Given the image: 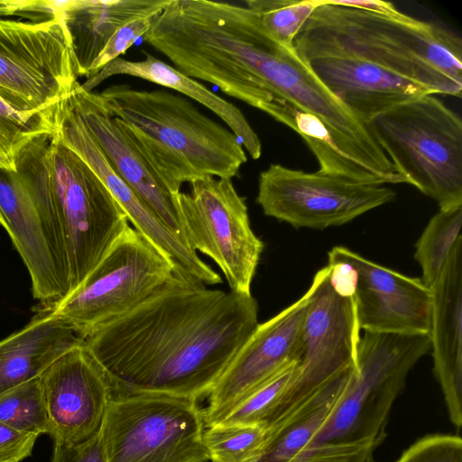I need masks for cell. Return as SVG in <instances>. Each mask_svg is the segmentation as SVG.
<instances>
[{
  "mask_svg": "<svg viewBox=\"0 0 462 462\" xmlns=\"http://www.w3.org/2000/svg\"><path fill=\"white\" fill-rule=\"evenodd\" d=\"M84 337L69 321L39 311L22 329L0 340V396L41 374Z\"/></svg>",
  "mask_w": 462,
  "mask_h": 462,
  "instance_id": "7402d4cb",
  "label": "cell"
},
{
  "mask_svg": "<svg viewBox=\"0 0 462 462\" xmlns=\"http://www.w3.org/2000/svg\"><path fill=\"white\" fill-rule=\"evenodd\" d=\"M407 183L439 209L462 205V123L434 95L400 104L368 124Z\"/></svg>",
  "mask_w": 462,
  "mask_h": 462,
  "instance_id": "5b68a950",
  "label": "cell"
},
{
  "mask_svg": "<svg viewBox=\"0 0 462 462\" xmlns=\"http://www.w3.org/2000/svg\"><path fill=\"white\" fill-rule=\"evenodd\" d=\"M179 270L130 224L86 280L48 310L69 321L84 339L130 312Z\"/></svg>",
  "mask_w": 462,
  "mask_h": 462,
  "instance_id": "9c48e42d",
  "label": "cell"
},
{
  "mask_svg": "<svg viewBox=\"0 0 462 462\" xmlns=\"http://www.w3.org/2000/svg\"><path fill=\"white\" fill-rule=\"evenodd\" d=\"M53 109L43 116L27 118L0 99L1 170L15 172L21 150L36 135L52 130Z\"/></svg>",
  "mask_w": 462,
  "mask_h": 462,
  "instance_id": "f546056e",
  "label": "cell"
},
{
  "mask_svg": "<svg viewBox=\"0 0 462 462\" xmlns=\"http://www.w3.org/2000/svg\"><path fill=\"white\" fill-rule=\"evenodd\" d=\"M328 261L352 264L358 274L354 296L360 330L429 335L431 291L412 278L370 261L345 246H335Z\"/></svg>",
  "mask_w": 462,
  "mask_h": 462,
  "instance_id": "e0dca14e",
  "label": "cell"
},
{
  "mask_svg": "<svg viewBox=\"0 0 462 462\" xmlns=\"http://www.w3.org/2000/svg\"><path fill=\"white\" fill-rule=\"evenodd\" d=\"M395 196L383 185L271 164L259 175L256 202L265 216L295 228L324 229L348 223Z\"/></svg>",
  "mask_w": 462,
  "mask_h": 462,
  "instance_id": "7c38bea8",
  "label": "cell"
},
{
  "mask_svg": "<svg viewBox=\"0 0 462 462\" xmlns=\"http://www.w3.org/2000/svg\"><path fill=\"white\" fill-rule=\"evenodd\" d=\"M395 462H462V439L449 434L424 436L406 448Z\"/></svg>",
  "mask_w": 462,
  "mask_h": 462,
  "instance_id": "4dcf8cb0",
  "label": "cell"
},
{
  "mask_svg": "<svg viewBox=\"0 0 462 462\" xmlns=\"http://www.w3.org/2000/svg\"><path fill=\"white\" fill-rule=\"evenodd\" d=\"M310 288L297 376L278 419L341 373L356 370L360 328L354 297L333 290L328 265L316 273Z\"/></svg>",
  "mask_w": 462,
  "mask_h": 462,
  "instance_id": "4fadbf2b",
  "label": "cell"
},
{
  "mask_svg": "<svg viewBox=\"0 0 462 462\" xmlns=\"http://www.w3.org/2000/svg\"><path fill=\"white\" fill-rule=\"evenodd\" d=\"M298 364L289 365L261 383L216 423L248 424L267 429L282 411L297 376Z\"/></svg>",
  "mask_w": 462,
  "mask_h": 462,
  "instance_id": "484cf974",
  "label": "cell"
},
{
  "mask_svg": "<svg viewBox=\"0 0 462 462\" xmlns=\"http://www.w3.org/2000/svg\"><path fill=\"white\" fill-rule=\"evenodd\" d=\"M0 421L15 430L38 437L50 433L40 377L0 396Z\"/></svg>",
  "mask_w": 462,
  "mask_h": 462,
  "instance_id": "83f0119b",
  "label": "cell"
},
{
  "mask_svg": "<svg viewBox=\"0 0 462 462\" xmlns=\"http://www.w3.org/2000/svg\"><path fill=\"white\" fill-rule=\"evenodd\" d=\"M263 112L301 136L319 163V171L353 181L381 185L315 116L282 97L273 100Z\"/></svg>",
  "mask_w": 462,
  "mask_h": 462,
  "instance_id": "cb8c5ba5",
  "label": "cell"
},
{
  "mask_svg": "<svg viewBox=\"0 0 462 462\" xmlns=\"http://www.w3.org/2000/svg\"><path fill=\"white\" fill-rule=\"evenodd\" d=\"M79 77L58 10L33 22L0 17V99L8 106L27 118L43 116L69 97Z\"/></svg>",
  "mask_w": 462,
  "mask_h": 462,
  "instance_id": "ba28073f",
  "label": "cell"
},
{
  "mask_svg": "<svg viewBox=\"0 0 462 462\" xmlns=\"http://www.w3.org/2000/svg\"><path fill=\"white\" fill-rule=\"evenodd\" d=\"M311 288L263 323L238 350L202 407L205 427L219 421L247 394L276 373L300 362Z\"/></svg>",
  "mask_w": 462,
  "mask_h": 462,
  "instance_id": "5bb4252c",
  "label": "cell"
},
{
  "mask_svg": "<svg viewBox=\"0 0 462 462\" xmlns=\"http://www.w3.org/2000/svg\"><path fill=\"white\" fill-rule=\"evenodd\" d=\"M172 193L206 177L232 179L247 162L236 136L172 92L112 85L99 93Z\"/></svg>",
  "mask_w": 462,
  "mask_h": 462,
  "instance_id": "3957f363",
  "label": "cell"
},
{
  "mask_svg": "<svg viewBox=\"0 0 462 462\" xmlns=\"http://www.w3.org/2000/svg\"><path fill=\"white\" fill-rule=\"evenodd\" d=\"M429 337L433 374L448 417L462 426V236L454 245L438 281L430 288Z\"/></svg>",
  "mask_w": 462,
  "mask_h": 462,
  "instance_id": "ffe728a7",
  "label": "cell"
},
{
  "mask_svg": "<svg viewBox=\"0 0 462 462\" xmlns=\"http://www.w3.org/2000/svg\"><path fill=\"white\" fill-rule=\"evenodd\" d=\"M145 58L128 60L117 58L103 67L95 76L88 79L81 88L92 91L101 82L115 75H128L169 88L193 99L219 116L246 150L250 157L258 160L262 155V143L244 114L194 79L186 76L174 67L143 51Z\"/></svg>",
  "mask_w": 462,
  "mask_h": 462,
  "instance_id": "603a6c76",
  "label": "cell"
},
{
  "mask_svg": "<svg viewBox=\"0 0 462 462\" xmlns=\"http://www.w3.org/2000/svg\"><path fill=\"white\" fill-rule=\"evenodd\" d=\"M16 163L33 172L46 189L66 250L70 293L130 224L127 216L102 180L54 128L32 138Z\"/></svg>",
  "mask_w": 462,
  "mask_h": 462,
  "instance_id": "277c9868",
  "label": "cell"
},
{
  "mask_svg": "<svg viewBox=\"0 0 462 462\" xmlns=\"http://www.w3.org/2000/svg\"><path fill=\"white\" fill-rule=\"evenodd\" d=\"M177 199L191 249L215 262L230 291L251 294L263 244L254 233L245 199L232 180L215 177L197 180L189 193L180 192Z\"/></svg>",
  "mask_w": 462,
  "mask_h": 462,
  "instance_id": "8fae6325",
  "label": "cell"
},
{
  "mask_svg": "<svg viewBox=\"0 0 462 462\" xmlns=\"http://www.w3.org/2000/svg\"><path fill=\"white\" fill-rule=\"evenodd\" d=\"M430 351L429 335L364 331L357 346L356 370L308 448L363 441H374L378 447L410 371Z\"/></svg>",
  "mask_w": 462,
  "mask_h": 462,
  "instance_id": "8992f818",
  "label": "cell"
},
{
  "mask_svg": "<svg viewBox=\"0 0 462 462\" xmlns=\"http://www.w3.org/2000/svg\"><path fill=\"white\" fill-rule=\"evenodd\" d=\"M462 205L439 209L415 244L414 258L422 271L423 283L431 288L441 274L448 255L459 237Z\"/></svg>",
  "mask_w": 462,
  "mask_h": 462,
  "instance_id": "d4e9b609",
  "label": "cell"
},
{
  "mask_svg": "<svg viewBox=\"0 0 462 462\" xmlns=\"http://www.w3.org/2000/svg\"><path fill=\"white\" fill-rule=\"evenodd\" d=\"M369 462H374V461L372 459V460H371V461H369Z\"/></svg>",
  "mask_w": 462,
  "mask_h": 462,
  "instance_id": "8d00e7d4",
  "label": "cell"
},
{
  "mask_svg": "<svg viewBox=\"0 0 462 462\" xmlns=\"http://www.w3.org/2000/svg\"><path fill=\"white\" fill-rule=\"evenodd\" d=\"M292 48L302 60L325 55L359 59L421 84L433 95L461 97L460 37L400 11L384 15L319 0Z\"/></svg>",
  "mask_w": 462,
  "mask_h": 462,
  "instance_id": "7a4b0ae2",
  "label": "cell"
},
{
  "mask_svg": "<svg viewBox=\"0 0 462 462\" xmlns=\"http://www.w3.org/2000/svg\"><path fill=\"white\" fill-rule=\"evenodd\" d=\"M153 19L151 17L134 19L119 28L97 59L89 78L95 76L107 63L119 58L138 38L143 37L150 30Z\"/></svg>",
  "mask_w": 462,
  "mask_h": 462,
  "instance_id": "d6a6232c",
  "label": "cell"
},
{
  "mask_svg": "<svg viewBox=\"0 0 462 462\" xmlns=\"http://www.w3.org/2000/svg\"><path fill=\"white\" fill-rule=\"evenodd\" d=\"M252 294L211 289L177 270L148 299L84 339L113 395L207 398L258 325Z\"/></svg>",
  "mask_w": 462,
  "mask_h": 462,
  "instance_id": "6da1fadb",
  "label": "cell"
},
{
  "mask_svg": "<svg viewBox=\"0 0 462 462\" xmlns=\"http://www.w3.org/2000/svg\"><path fill=\"white\" fill-rule=\"evenodd\" d=\"M52 123L63 143L102 180L133 227L154 244L180 272L190 278L207 286L222 282L219 274L202 261L186 241L176 236L115 171L70 104L69 97L55 106Z\"/></svg>",
  "mask_w": 462,
  "mask_h": 462,
  "instance_id": "9a60e30c",
  "label": "cell"
},
{
  "mask_svg": "<svg viewBox=\"0 0 462 462\" xmlns=\"http://www.w3.org/2000/svg\"><path fill=\"white\" fill-rule=\"evenodd\" d=\"M69 100L119 177L176 236L187 242L177 199L180 192H171L122 121L107 110L99 93L86 91L78 82Z\"/></svg>",
  "mask_w": 462,
  "mask_h": 462,
  "instance_id": "ac0fdd59",
  "label": "cell"
},
{
  "mask_svg": "<svg viewBox=\"0 0 462 462\" xmlns=\"http://www.w3.org/2000/svg\"><path fill=\"white\" fill-rule=\"evenodd\" d=\"M51 462H106L100 431L79 444L54 442Z\"/></svg>",
  "mask_w": 462,
  "mask_h": 462,
  "instance_id": "836d02e7",
  "label": "cell"
},
{
  "mask_svg": "<svg viewBox=\"0 0 462 462\" xmlns=\"http://www.w3.org/2000/svg\"><path fill=\"white\" fill-rule=\"evenodd\" d=\"M337 4L356 8L359 10L391 15L399 12V10L391 3L378 0H356V1H340L335 0Z\"/></svg>",
  "mask_w": 462,
  "mask_h": 462,
  "instance_id": "d590c367",
  "label": "cell"
},
{
  "mask_svg": "<svg viewBox=\"0 0 462 462\" xmlns=\"http://www.w3.org/2000/svg\"><path fill=\"white\" fill-rule=\"evenodd\" d=\"M303 61L322 84L367 125L375 116L400 104L433 95L421 84L359 59L325 55Z\"/></svg>",
  "mask_w": 462,
  "mask_h": 462,
  "instance_id": "d6986e66",
  "label": "cell"
},
{
  "mask_svg": "<svg viewBox=\"0 0 462 462\" xmlns=\"http://www.w3.org/2000/svg\"><path fill=\"white\" fill-rule=\"evenodd\" d=\"M199 402L162 394L113 395L100 429L106 462H210Z\"/></svg>",
  "mask_w": 462,
  "mask_h": 462,
  "instance_id": "52a82bcc",
  "label": "cell"
},
{
  "mask_svg": "<svg viewBox=\"0 0 462 462\" xmlns=\"http://www.w3.org/2000/svg\"><path fill=\"white\" fill-rule=\"evenodd\" d=\"M203 440L210 462H256L267 441L263 427L215 423L205 427Z\"/></svg>",
  "mask_w": 462,
  "mask_h": 462,
  "instance_id": "4316f807",
  "label": "cell"
},
{
  "mask_svg": "<svg viewBox=\"0 0 462 462\" xmlns=\"http://www.w3.org/2000/svg\"><path fill=\"white\" fill-rule=\"evenodd\" d=\"M376 448L374 441L323 444L306 448L288 462H369Z\"/></svg>",
  "mask_w": 462,
  "mask_h": 462,
  "instance_id": "1f68e13d",
  "label": "cell"
},
{
  "mask_svg": "<svg viewBox=\"0 0 462 462\" xmlns=\"http://www.w3.org/2000/svg\"><path fill=\"white\" fill-rule=\"evenodd\" d=\"M319 0H247V7L260 17L265 30L279 42H292L318 5Z\"/></svg>",
  "mask_w": 462,
  "mask_h": 462,
  "instance_id": "f1b7e54d",
  "label": "cell"
},
{
  "mask_svg": "<svg viewBox=\"0 0 462 462\" xmlns=\"http://www.w3.org/2000/svg\"><path fill=\"white\" fill-rule=\"evenodd\" d=\"M170 0L56 1L68 32L79 77L89 78L94 63L115 32L128 22L155 18Z\"/></svg>",
  "mask_w": 462,
  "mask_h": 462,
  "instance_id": "44dd1931",
  "label": "cell"
},
{
  "mask_svg": "<svg viewBox=\"0 0 462 462\" xmlns=\"http://www.w3.org/2000/svg\"><path fill=\"white\" fill-rule=\"evenodd\" d=\"M38 436L15 430L0 421V462H21L31 456Z\"/></svg>",
  "mask_w": 462,
  "mask_h": 462,
  "instance_id": "e575fe53",
  "label": "cell"
},
{
  "mask_svg": "<svg viewBox=\"0 0 462 462\" xmlns=\"http://www.w3.org/2000/svg\"><path fill=\"white\" fill-rule=\"evenodd\" d=\"M0 225L29 272L39 311L68 296L69 269L58 218L44 185L23 165L15 172L0 169Z\"/></svg>",
  "mask_w": 462,
  "mask_h": 462,
  "instance_id": "30bf717a",
  "label": "cell"
},
{
  "mask_svg": "<svg viewBox=\"0 0 462 462\" xmlns=\"http://www.w3.org/2000/svg\"><path fill=\"white\" fill-rule=\"evenodd\" d=\"M40 381L54 442L79 444L100 431L113 392L84 343L55 361Z\"/></svg>",
  "mask_w": 462,
  "mask_h": 462,
  "instance_id": "2e32d148",
  "label": "cell"
}]
</instances>
